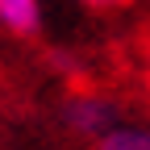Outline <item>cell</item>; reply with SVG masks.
<instances>
[{
  "label": "cell",
  "mask_w": 150,
  "mask_h": 150,
  "mask_svg": "<svg viewBox=\"0 0 150 150\" xmlns=\"http://www.w3.org/2000/svg\"><path fill=\"white\" fill-rule=\"evenodd\" d=\"M67 125H71L79 138H92V142H96L100 134H108V129L117 125V104H112L108 96H96V92L75 96V100L67 104Z\"/></svg>",
  "instance_id": "obj_1"
},
{
  "label": "cell",
  "mask_w": 150,
  "mask_h": 150,
  "mask_svg": "<svg viewBox=\"0 0 150 150\" xmlns=\"http://www.w3.org/2000/svg\"><path fill=\"white\" fill-rule=\"evenodd\" d=\"M0 25L17 38L42 29V0H0Z\"/></svg>",
  "instance_id": "obj_2"
},
{
  "label": "cell",
  "mask_w": 150,
  "mask_h": 150,
  "mask_svg": "<svg viewBox=\"0 0 150 150\" xmlns=\"http://www.w3.org/2000/svg\"><path fill=\"white\" fill-rule=\"evenodd\" d=\"M96 150H150V125L117 121L108 134L96 138Z\"/></svg>",
  "instance_id": "obj_3"
},
{
  "label": "cell",
  "mask_w": 150,
  "mask_h": 150,
  "mask_svg": "<svg viewBox=\"0 0 150 150\" xmlns=\"http://www.w3.org/2000/svg\"><path fill=\"white\" fill-rule=\"evenodd\" d=\"M83 8H96V13H112V8H125V4H134V0H79Z\"/></svg>",
  "instance_id": "obj_4"
},
{
  "label": "cell",
  "mask_w": 150,
  "mask_h": 150,
  "mask_svg": "<svg viewBox=\"0 0 150 150\" xmlns=\"http://www.w3.org/2000/svg\"><path fill=\"white\" fill-rule=\"evenodd\" d=\"M142 79H146V92H150V33L142 42Z\"/></svg>",
  "instance_id": "obj_5"
}]
</instances>
